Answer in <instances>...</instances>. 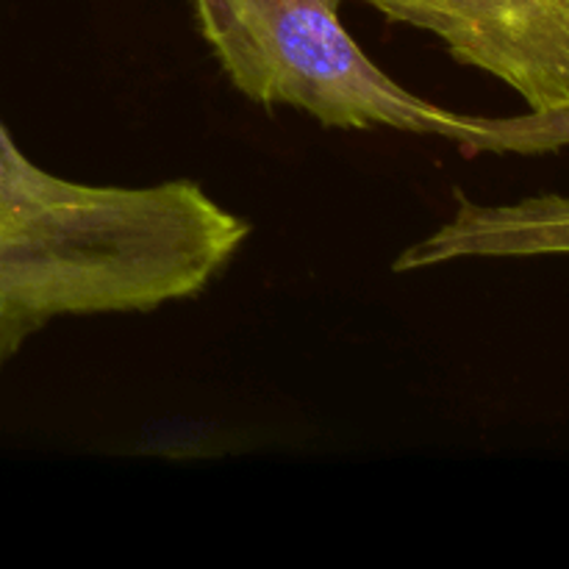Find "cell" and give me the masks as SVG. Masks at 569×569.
Instances as JSON below:
<instances>
[{
  "instance_id": "cell-1",
  "label": "cell",
  "mask_w": 569,
  "mask_h": 569,
  "mask_svg": "<svg viewBox=\"0 0 569 569\" xmlns=\"http://www.w3.org/2000/svg\"><path fill=\"white\" fill-rule=\"evenodd\" d=\"M248 237L200 183L70 181L33 164L0 122V370L53 320L198 298Z\"/></svg>"
},
{
  "instance_id": "cell-2",
  "label": "cell",
  "mask_w": 569,
  "mask_h": 569,
  "mask_svg": "<svg viewBox=\"0 0 569 569\" xmlns=\"http://www.w3.org/2000/svg\"><path fill=\"white\" fill-rule=\"evenodd\" d=\"M342 0H192L228 81L261 106H289L326 128L442 137L467 156L498 153V117H472L400 87L359 48Z\"/></svg>"
},
{
  "instance_id": "cell-3",
  "label": "cell",
  "mask_w": 569,
  "mask_h": 569,
  "mask_svg": "<svg viewBox=\"0 0 569 569\" xmlns=\"http://www.w3.org/2000/svg\"><path fill=\"white\" fill-rule=\"evenodd\" d=\"M387 20L433 33L459 64L515 89L506 153L569 148V0H365Z\"/></svg>"
},
{
  "instance_id": "cell-4",
  "label": "cell",
  "mask_w": 569,
  "mask_h": 569,
  "mask_svg": "<svg viewBox=\"0 0 569 569\" xmlns=\"http://www.w3.org/2000/svg\"><path fill=\"white\" fill-rule=\"evenodd\" d=\"M569 256V198L533 194L517 203L481 206L456 194V214L439 231L395 259V272L456 259H533Z\"/></svg>"
}]
</instances>
